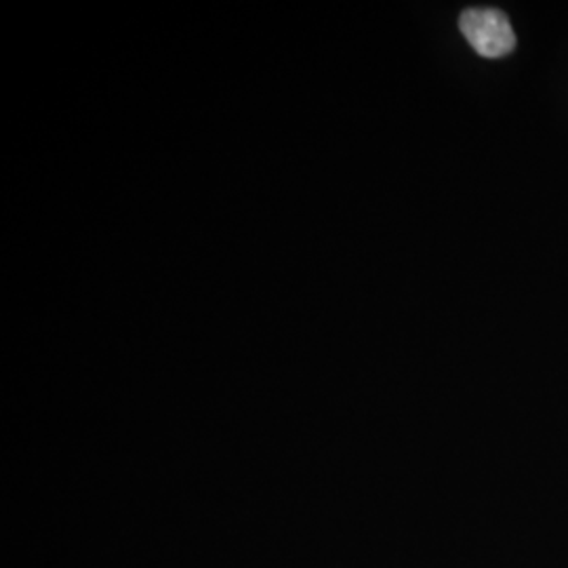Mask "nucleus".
Instances as JSON below:
<instances>
[{
	"label": "nucleus",
	"instance_id": "1",
	"mask_svg": "<svg viewBox=\"0 0 568 568\" xmlns=\"http://www.w3.org/2000/svg\"><path fill=\"white\" fill-rule=\"evenodd\" d=\"M459 28L474 51L488 60L504 58L514 51L516 34L508 18L495 9H469L462 20Z\"/></svg>",
	"mask_w": 568,
	"mask_h": 568
}]
</instances>
